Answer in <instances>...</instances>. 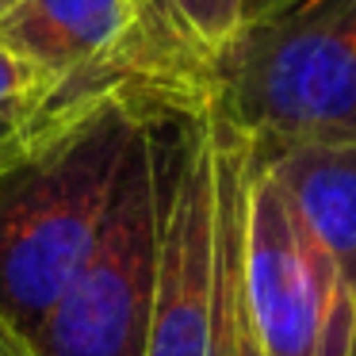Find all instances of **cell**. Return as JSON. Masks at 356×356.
<instances>
[{
  "instance_id": "8992f818",
  "label": "cell",
  "mask_w": 356,
  "mask_h": 356,
  "mask_svg": "<svg viewBox=\"0 0 356 356\" xmlns=\"http://www.w3.org/2000/svg\"><path fill=\"white\" fill-rule=\"evenodd\" d=\"M257 157L356 299V138L257 149Z\"/></svg>"
},
{
  "instance_id": "8fae6325",
  "label": "cell",
  "mask_w": 356,
  "mask_h": 356,
  "mask_svg": "<svg viewBox=\"0 0 356 356\" xmlns=\"http://www.w3.org/2000/svg\"><path fill=\"white\" fill-rule=\"evenodd\" d=\"M0 356H39V348L31 345L27 333H19L12 322L0 318Z\"/></svg>"
},
{
  "instance_id": "7c38bea8",
  "label": "cell",
  "mask_w": 356,
  "mask_h": 356,
  "mask_svg": "<svg viewBox=\"0 0 356 356\" xmlns=\"http://www.w3.org/2000/svg\"><path fill=\"white\" fill-rule=\"evenodd\" d=\"M4 8H8V4H4V0H0V12H4Z\"/></svg>"
},
{
  "instance_id": "52a82bcc",
  "label": "cell",
  "mask_w": 356,
  "mask_h": 356,
  "mask_svg": "<svg viewBox=\"0 0 356 356\" xmlns=\"http://www.w3.org/2000/svg\"><path fill=\"white\" fill-rule=\"evenodd\" d=\"M211 146H215V333L211 356H268L257 333L241 268V226H245V184L253 165V142L226 123L207 100Z\"/></svg>"
},
{
  "instance_id": "4fadbf2b",
  "label": "cell",
  "mask_w": 356,
  "mask_h": 356,
  "mask_svg": "<svg viewBox=\"0 0 356 356\" xmlns=\"http://www.w3.org/2000/svg\"><path fill=\"white\" fill-rule=\"evenodd\" d=\"M4 4H16V0H4Z\"/></svg>"
},
{
  "instance_id": "9c48e42d",
  "label": "cell",
  "mask_w": 356,
  "mask_h": 356,
  "mask_svg": "<svg viewBox=\"0 0 356 356\" xmlns=\"http://www.w3.org/2000/svg\"><path fill=\"white\" fill-rule=\"evenodd\" d=\"M58 85L42 70H35L27 58H19L12 47L0 42V111L8 115H24V111H39L54 100Z\"/></svg>"
},
{
  "instance_id": "277c9868",
  "label": "cell",
  "mask_w": 356,
  "mask_h": 356,
  "mask_svg": "<svg viewBox=\"0 0 356 356\" xmlns=\"http://www.w3.org/2000/svg\"><path fill=\"white\" fill-rule=\"evenodd\" d=\"M245 295L268 356H356V299L253 149L241 226Z\"/></svg>"
},
{
  "instance_id": "6da1fadb",
  "label": "cell",
  "mask_w": 356,
  "mask_h": 356,
  "mask_svg": "<svg viewBox=\"0 0 356 356\" xmlns=\"http://www.w3.org/2000/svg\"><path fill=\"white\" fill-rule=\"evenodd\" d=\"M177 104L134 85L50 100L24 157L0 177V318L35 337L104 234L142 123Z\"/></svg>"
},
{
  "instance_id": "7a4b0ae2",
  "label": "cell",
  "mask_w": 356,
  "mask_h": 356,
  "mask_svg": "<svg viewBox=\"0 0 356 356\" xmlns=\"http://www.w3.org/2000/svg\"><path fill=\"white\" fill-rule=\"evenodd\" d=\"M207 100L261 154L356 138V0H264L207 70Z\"/></svg>"
},
{
  "instance_id": "3957f363",
  "label": "cell",
  "mask_w": 356,
  "mask_h": 356,
  "mask_svg": "<svg viewBox=\"0 0 356 356\" xmlns=\"http://www.w3.org/2000/svg\"><path fill=\"white\" fill-rule=\"evenodd\" d=\"M180 111L161 108L142 123L92 257L31 337L39 356H142L161 261L169 138Z\"/></svg>"
},
{
  "instance_id": "5bb4252c",
  "label": "cell",
  "mask_w": 356,
  "mask_h": 356,
  "mask_svg": "<svg viewBox=\"0 0 356 356\" xmlns=\"http://www.w3.org/2000/svg\"><path fill=\"white\" fill-rule=\"evenodd\" d=\"M261 4H264V0H261ZM261 4H257V8H261Z\"/></svg>"
},
{
  "instance_id": "5b68a950",
  "label": "cell",
  "mask_w": 356,
  "mask_h": 356,
  "mask_svg": "<svg viewBox=\"0 0 356 356\" xmlns=\"http://www.w3.org/2000/svg\"><path fill=\"white\" fill-rule=\"evenodd\" d=\"M215 333V146L207 96L172 119L161 261L142 356H211Z\"/></svg>"
},
{
  "instance_id": "ba28073f",
  "label": "cell",
  "mask_w": 356,
  "mask_h": 356,
  "mask_svg": "<svg viewBox=\"0 0 356 356\" xmlns=\"http://www.w3.org/2000/svg\"><path fill=\"white\" fill-rule=\"evenodd\" d=\"M157 24L203 73L238 39L261 0H149Z\"/></svg>"
},
{
  "instance_id": "30bf717a",
  "label": "cell",
  "mask_w": 356,
  "mask_h": 356,
  "mask_svg": "<svg viewBox=\"0 0 356 356\" xmlns=\"http://www.w3.org/2000/svg\"><path fill=\"white\" fill-rule=\"evenodd\" d=\"M50 115V104L39 111H24V115H8V111H0V177L19 161V157L31 149V142L39 138L42 123Z\"/></svg>"
}]
</instances>
